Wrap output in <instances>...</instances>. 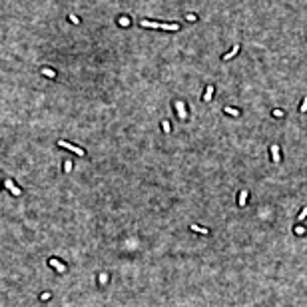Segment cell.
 I'll list each match as a JSON object with an SVG mask.
<instances>
[{"label": "cell", "mask_w": 307, "mask_h": 307, "mask_svg": "<svg viewBox=\"0 0 307 307\" xmlns=\"http://www.w3.org/2000/svg\"><path fill=\"white\" fill-rule=\"evenodd\" d=\"M58 144H60L62 148H68L70 152H74V154H78V156H84V150H82V148H76V146H72V144L64 142V140H62V142H58Z\"/></svg>", "instance_id": "cell-1"}, {"label": "cell", "mask_w": 307, "mask_h": 307, "mask_svg": "<svg viewBox=\"0 0 307 307\" xmlns=\"http://www.w3.org/2000/svg\"><path fill=\"white\" fill-rule=\"evenodd\" d=\"M6 187H8V189H10V192H12V194H16V195L20 194V189H18V187H16V186H14V184H12V181H10V180L6 181Z\"/></svg>", "instance_id": "cell-2"}, {"label": "cell", "mask_w": 307, "mask_h": 307, "mask_svg": "<svg viewBox=\"0 0 307 307\" xmlns=\"http://www.w3.org/2000/svg\"><path fill=\"white\" fill-rule=\"evenodd\" d=\"M271 157L275 160V162H279V148L277 146H271Z\"/></svg>", "instance_id": "cell-3"}, {"label": "cell", "mask_w": 307, "mask_h": 307, "mask_svg": "<svg viewBox=\"0 0 307 307\" xmlns=\"http://www.w3.org/2000/svg\"><path fill=\"white\" fill-rule=\"evenodd\" d=\"M211 94H213V88L210 86V88L205 90V94H203V102H210V100H211Z\"/></svg>", "instance_id": "cell-4"}, {"label": "cell", "mask_w": 307, "mask_h": 307, "mask_svg": "<svg viewBox=\"0 0 307 307\" xmlns=\"http://www.w3.org/2000/svg\"><path fill=\"white\" fill-rule=\"evenodd\" d=\"M50 263H52V265H54V267H56L58 271H64V269H66V267H64V265H62L60 261H58V259H50Z\"/></svg>", "instance_id": "cell-5"}, {"label": "cell", "mask_w": 307, "mask_h": 307, "mask_svg": "<svg viewBox=\"0 0 307 307\" xmlns=\"http://www.w3.org/2000/svg\"><path fill=\"white\" fill-rule=\"evenodd\" d=\"M245 202H247V192H241V194H239V203H241V205H245Z\"/></svg>", "instance_id": "cell-6"}, {"label": "cell", "mask_w": 307, "mask_h": 307, "mask_svg": "<svg viewBox=\"0 0 307 307\" xmlns=\"http://www.w3.org/2000/svg\"><path fill=\"white\" fill-rule=\"evenodd\" d=\"M237 50H239V46H235V48H233L231 52H227V54H225L223 58H225V60H227V58H233V56H235V52H237Z\"/></svg>", "instance_id": "cell-7"}, {"label": "cell", "mask_w": 307, "mask_h": 307, "mask_svg": "<svg viewBox=\"0 0 307 307\" xmlns=\"http://www.w3.org/2000/svg\"><path fill=\"white\" fill-rule=\"evenodd\" d=\"M225 114H231V116H239L237 110H233V108H225Z\"/></svg>", "instance_id": "cell-8"}, {"label": "cell", "mask_w": 307, "mask_h": 307, "mask_svg": "<svg viewBox=\"0 0 307 307\" xmlns=\"http://www.w3.org/2000/svg\"><path fill=\"white\" fill-rule=\"evenodd\" d=\"M178 112L181 114V118H186V110H184V106H181L180 102H178Z\"/></svg>", "instance_id": "cell-9"}, {"label": "cell", "mask_w": 307, "mask_h": 307, "mask_svg": "<svg viewBox=\"0 0 307 307\" xmlns=\"http://www.w3.org/2000/svg\"><path fill=\"white\" fill-rule=\"evenodd\" d=\"M192 229H194V231H200V233H208V229H203V227H197V225H192Z\"/></svg>", "instance_id": "cell-10"}, {"label": "cell", "mask_w": 307, "mask_h": 307, "mask_svg": "<svg viewBox=\"0 0 307 307\" xmlns=\"http://www.w3.org/2000/svg\"><path fill=\"white\" fill-rule=\"evenodd\" d=\"M42 72H44L46 76H52V78H54V76H56V74H54V72H52V70H48V68H44V70H42Z\"/></svg>", "instance_id": "cell-11"}, {"label": "cell", "mask_w": 307, "mask_h": 307, "mask_svg": "<svg viewBox=\"0 0 307 307\" xmlns=\"http://www.w3.org/2000/svg\"><path fill=\"white\" fill-rule=\"evenodd\" d=\"M301 112H307V98L303 100V104H301Z\"/></svg>", "instance_id": "cell-12"}, {"label": "cell", "mask_w": 307, "mask_h": 307, "mask_svg": "<svg viewBox=\"0 0 307 307\" xmlns=\"http://www.w3.org/2000/svg\"><path fill=\"white\" fill-rule=\"evenodd\" d=\"M305 217H307V208H305V210H303V211H301V215H299V219H305Z\"/></svg>", "instance_id": "cell-13"}]
</instances>
